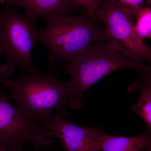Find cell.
I'll return each instance as SVG.
<instances>
[{
  "mask_svg": "<svg viewBox=\"0 0 151 151\" xmlns=\"http://www.w3.org/2000/svg\"><path fill=\"white\" fill-rule=\"evenodd\" d=\"M53 71L25 74L13 80L0 77L3 87L12 91L7 95L9 99L14 101L24 116L45 127L54 112L65 118L70 116L67 109L70 99L67 82L58 79Z\"/></svg>",
  "mask_w": 151,
  "mask_h": 151,
  "instance_id": "1",
  "label": "cell"
},
{
  "mask_svg": "<svg viewBox=\"0 0 151 151\" xmlns=\"http://www.w3.org/2000/svg\"><path fill=\"white\" fill-rule=\"evenodd\" d=\"M147 65L124 56L115 42H95L68 62L65 66V71L71 76L66 81L70 92L68 107L74 109L83 108L86 91L113 71L125 68L138 71Z\"/></svg>",
  "mask_w": 151,
  "mask_h": 151,
  "instance_id": "2",
  "label": "cell"
},
{
  "mask_svg": "<svg viewBox=\"0 0 151 151\" xmlns=\"http://www.w3.org/2000/svg\"><path fill=\"white\" fill-rule=\"evenodd\" d=\"M38 41L49 50L47 58L53 63L70 61L95 42L107 41L104 29L93 17L62 14L45 19Z\"/></svg>",
  "mask_w": 151,
  "mask_h": 151,
  "instance_id": "3",
  "label": "cell"
},
{
  "mask_svg": "<svg viewBox=\"0 0 151 151\" xmlns=\"http://www.w3.org/2000/svg\"><path fill=\"white\" fill-rule=\"evenodd\" d=\"M35 18L7 5L0 12V47L6 62L0 65V77L7 78L17 66L30 73H41L33 65L32 52L38 41Z\"/></svg>",
  "mask_w": 151,
  "mask_h": 151,
  "instance_id": "4",
  "label": "cell"
},
{
  "mask_svg": "<svg viewBox=\"0 0 151 151\" xmlns=\"http://www.w3.org/2000/svg\"><path fill=\"white\" fill-rule=\"evenodd\" d=\"M104 26L107 41L119 45L124 56L136 62L151 65V47L136 32L133 19L109 0L97 6L92 16Z\"/></svg>",
  "mask_w": 151,
  "mask_h": 151,
  "instance_id": "5",
  "label": "cell"
},
{
  "mask_svg": "<svg viewBox=\"0 0 151 151\" xmlns=\"http://www.w3.org/2000/svg\"><path fill=\"white\" fill-rule=\"evenodd\" d=\"M55 139L45 126L24 116L0 89V146L9 151H22L25 143L37 149H47Z\"/></svg>",
  "mask_w": 151,
  "mask_h": 151,
  "instance_id": "6",
  "label": "cell"
},
{
  "mask_svg": "<svg viewBox=\"0 0 151 151\" xmlns=\"http://www.w3.org/2000/svg\"><path fill=\"white\" fill-rule=\"evenodd\" d=\"M59 140L65 151H99L106 134L96 127L78 126L55 113L45 126Z\"/></svg>",
  "mask_w": 151,
  "mask_h": 151,
  "instance_id": "7",
  "label": "cell"
},
{
  "mask_svg": "<svg viewBox=\"0 0 151 151\" xmlns=\"http://www.w3.org/2000/svg\"><path fill=\"white\" fill-rule=\"evenodd\" d=\"M7 5L24 9L29 15L46 19L62 14H70L71 8L68 0H7Z\"/></svg>",
  "mask_w": 151,
  "mask_h": 151,
  "instance_id": "8",
  "label": "cell"
},
{
  "mask_svg": "<svg viewBox=\"0 0 151 151\" xmlns=\"http://www.w3.org/2000/svg\"><path fill=\"white\" fill-rule=\"evenodd\" d=\"M151 146V134L147 131L132 137H119L106 134L100 151H142Z\"/></svg>",
  "mask_w": 151,
  "mask_h": 151,
  "instance_id": "9",
  "label": "cell"
},
{
  "mask_svg": "<svg viewBox=\"0 0 151 151\" xmlns=\"http://www.w3.org/2000/svg\"><path fill=\"white\" fill-rule=\"evenodd\" d=\"M139 92L140 95L131 109L142 119L147 132L151 134V90L144 89Z\"/></svg>",
  "mask_w": 151,
  "mask_h": 151,
  "instance_id": "10",
  "label": "cell"
},
{
  "mask_svg": "<svg viewBox=\"0 0 151 151\" xmlns=\"http://www.w3.org/2000/svg\"><path fill=\"white\" fill-rule=\"evenodd\" d=\"M136 20L135 29L139 36L143 40L151 38V8L144 7L138 14Z\"/></svg>",
  "mask_w": 151,
  "mask_h": 151,
  "instance_id": "11",
  "label": "cell"
},
{
  "mask_svg": "<svg viewBox=\"0 0 151 151\" xmlns=\"http://www.w3.org/2000/svg\"><path fill=\"white\" fill-rule=\"evenodd\" d=\"M104 0H97L95 9L99 4ZM128 14L133 19H136L140 11L144 7L145 0H109Z\"/></svg>",
  "mask_w": 151,
  "mask_h": 151,
  "instance_id": "12",
  "label": "cell"
},
{
  "mask_svg": "<svg viewBox=\"0 0 151 151\" xmlns=\"http://www.w3.org/2000/svg\"><path fill=\"white\" fill-rule=\"evenodd\" d=\"M139 77L137 81L128 86L127 89L129 92L144 89L151 90V65H146L141 70H139Z\"/></svg>",
  "mask_w": 151,
  "mask_h": 151,
  "instance_id": "13",
  "label": "cell"
},
{
  "mask_svg": "<svg viewBox=\"0 0 151 151\" xmlns=\"http://www.w3.org/2000/svg\"><path fill=\"white\" fill-rule=\"evenodd\" d=\"M71 5L78 6L86 9L85 14L88 17L92 16L94 0H68Z\"/></svg>",
  "mask_w": 151,
  "mask_h": 151,
  "instance_id": "14",
  "label": "cell"
},
{
  "mask_svg": "<svg viewBox=\"0 0 151 151\" xmlns=\"http://www.w3.org/2000/svg\"><path fill=\"white\" fill-rule=\"evenodd\" d=\"M0 151H9L6 147L4 146H0Z\"/></svg>",
  "mask_w": 151,
  "mask_h": 151,
  "instance_id": "15",
  "label": "cell"
},
{
  "mask_svg": "<svg viewBox=\"0 0 151 151\" xmlns=\"http://www.w3.org/2000/svg\"><path fill=\"white\" fill-rule=\"evenodd\" d=\"M7 0H0V3L2 4H4L6 3Z\"/></svg>",
  "mask_w": 151,
  "mask_h": 151,
  "instance_id": "16",
  "label": "cell"
},
{
  "mask_svg": "<svg viewBox=\"0 0 151 151\" xmlns=\"http://www.w3.org/2000/svg\"><path fill=\"white\" fill-rule=\"evenodd\" d=\"M97 1V0H94V6H93V11L94 10V8H95V4H96V1ZM92 13H93V12H92Z\"/></svg>",
  "mask_w": 151,
  "mask_h": 151,
  "instance_id": "17",
  "label": "cell"
},
{
  "mask_svg": "<svg viewBox=\"0 0 151 151\" xmlns=\"http://www.w3.org/2000/svg\"><path fill=\"white\" fill-rule=\"evenodd\" d=\"M146 150V151H151V146H150Z\"/></svg>",
  "mask_w": 151,
  "mask_h": 151,
  "instance_id": "18",
  "label": "cell"
},
{
  "mask_svg": "<svg viewBox=\"0 0 151 151\" xmlns=\"http://www.w3.org/2000/svg\"><path fill=\"white\" fill-rule=\"evenodd\" d=\"M3 54L2 50L1 49L0 47V55Z\"/></svg>",
  "mask_w": 151,
  "mask_h": 151,
  "instance_id": "19",
  "label": "cell"
},
{
  "mask_svg": "<svg viewBox=\"0 0 151 151\" xmlns=\"http://www.w3.org/2000/svg\"><path fill=\"white\" fill-rule=\"evenodd\" d=\"M149 4H151V0H147Z\"/></svg>",
  "mask_w": 151,
  "mask_h": 151,
  "instance_id": "20",
  "label": "cell"
}]
</instances>
